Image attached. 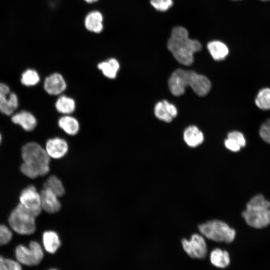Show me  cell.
<instances>
[{
	"label": "cell",
	"instance_id": "obj_22",
	"mask_svg": "<svg viewBox=\"0 0 270 270\" xmlns=\"http://www.w3.org/2000/svg\"><path fill=\"white\" fill-rule=\"evenodd\" d=\"M98 68L105 76L110 79H114L116 76L120 66L116 59L111 58L99 63Z\"/></svg>",
	"mask_w": 270,
	"mask_h": 270
},
{
	"label": "cell",
	"instance_id": "obj_1",
	"mask_svg": "<svg viewBox=\"0 0 270 270\" xmlns=\"http://www.w3.org/2000/svg\"><path fill=\"white\" fill-rule=\"evenodd\" d=\"M22 157L20 170L26 176L35 178L49 172L50 158L38 144L30 142L24 144L22 148Z\"/></svg>",
	"mask_w": 270,
	"mask_h": 270
},
{
	"label": "cell",
	"instance_id": "obj_23",
	"mask_svg": "<svg viewBox=\"0 0 270 270\" xmlns=\"http://www.w3.org/2000/svg\"><path fill=\"white\" fill-rule=\"evenodd\" d=\"M210 260L213 265L220 268L226 267L230 262L228 253L218 248L212 251Z\"/></svg>",
	"mask_w": 270,
	"mask_h": 270
},
{
	"label": "cell",
	"instance_id": "obj_29",
	"mask_svg": "<svg viewBox=\"0 0 270 270\" xmlns=\"http://www.w3.org/2000/svg\"><path fill=\"white\" fill-rule=\"evenodd\" d=\"M151 5L157 10L166 12L173 4L172 0H150Z\"/></svg>",
	"mask_w": 270,
	"mask_h": 270
},
{
	"label": "cell",
	"instance_id": "obj_8",
	"mask_svg": "<svg viewBox=\"0 0 270 270\" xmlns=\"http://www.w3.org/2000/svg\"><path fill=\"white\" fill-rule=\"evenodd\" d=\"M182 244L184 250L190 257L196 258L206 257V245L204 238L200 234H194L189 240L183 238Z\"/></svg>",
	"mask_w": 270,
	"mask_h": 270
},
{
	"label": "cell",
	"instance_id": "obj_37",
	"mask_svg": "<svg viewBox=\"0 0 270 270\" xmlns=\"http://www.w3.org/2000/svg\"><path fill=\"white\" fill-rule=\"evenodd\" d=\"M260 0L265 2V1H270V0Z\"/></svg>",
	"mask_w": 270,
	"mask_h": 270
},
{
	"label": "cell",
	"instance_id": "obj_19",
	"mask_svg": "<svg viewBox=\"0 0 270 270\" xmlns=\"http://www.w3.org/2000/svg\"><path fill=\"white\" fill-rule=\"evenodd\" d=\"M184 139L189 146L194 148L203 142L204 135L196 126H192L184 130Z\"/></svg>",
	"mask_w": 270,
	"mask_h": 270
},
{
	"label": "cell",
	"instance_id": "obj_14",
	"mask_svg": "<svg viewBox=\"0 0 270 270\" xmlns=\"http://www.w3.org/2000/svg\"><path fill=\"white\" fill-rule=\"evenodd\" d=\"M44 87L48 94L56 96L62 94L66 90V84L60 74L54 73L46 78Z\"/></svg>",
	"mask_w": 270,
	"mask_h": 270
},
{
	"label": "cell",
	"instance_id": "obj_35",
	"mask_svg": "<svg viewBox=\"0 0 270 270\" xmlns=\"http://www.w3.org/2000/svg\"><path fill=\"white\" fill-rule=\"evenodd\" d=\"M1 141H2V135H1V134L0 133V144L1 143Z\"/></svg>",
	"mask_w": 270,
	"mask_h": 270
},
{
	"label": "cell",
	"instance_id": "obj_2",
	"mask_svg": "<svg viewBox=\"0 0 270 270\" xmlns=\"http://www.w3.org/2000/svg\"><path fill=\"white\" fill-rule=\"evenodd\" d=\"M167 47L178 62L190 66L194 62V54L201 50L202 44L198 40L189 38L185 28L176 26L172 29Z\"/></svg>",
	"mask_w": 270,
	"mask_h": 270
},
{
	"label": "cell",
	"instance_id": "obj_5",
	"mask_svg": "<svg viewBox=\"0 0 270 270\" xmlns=\"http://www.w3.org/2000/svg\"><path fill=\"white\" fill-rule=\"evenodd\" d=\"M200 232L208 238L218 242H232L236 231L226 223L220 220H212L198 226Z\"/></svg>",
	"mask_w": 270,
	"mask_h": 270
},
{
	"label": "cell",
	"instance_id": "obj_13",
	"mask_svg": "<svg viewBox=\"0 0 270 270\" xmlns=\"http://www.w3.org/2000/svg\"><path fill=\"white\" fill-rule=\"evenodd\" d=\"M40 204L42 210L48 214L58 212L61 208V204L56 196L50 190L44 188L40 192Z\"/></svg>",
	"mask_w": 270,
	"mask_h": 270
},
{
	"label": "cell",
	"instance_id": "obj_10",
	"mask_svg": "<svg viewBox=\"0 0 270 270\" xmlns=\"http://www.w3.org/2000/svg\"><path fill=\"white\" fill-rule=\"evenodd\" d=\"M18 106L16 94L11 92L9 86L0 82V112L6 115L12 114Z\"/></svg>",
	"mask_w": 270,
	"mask_h": 270
},
{
	"label": "cell",
	"instance_id": "obj_6",
	"mask_svg": "<svg viewBox=\"0 0 270 270\" xmlns=\"http://www.w3.org/2000/svg\"><path fill=\"white\" fill-rule=\"evenodd\" d=\"M17 261L20 264L28 266L38 264L44 258V252L40 244L36 241H32L28 247L22 244L17 246L15 250Z\"/></svg>",
	"mask_w": 270,
	"mask_h": 270
},
{
	"label": "cell",
	"instance_id": "obj_12",
	"mask_svg": "<svg viewBox=\"0 0 270 270\" xmlns=\"http://www.w3.org/2000/svg\"><path fill=\"white\" fill-rule=\"evenodd\" d=\"M189 86L198 96L206 95L211 88V82L204 76L190 70Z\"/></svg>",
	"mask_w": 270,
	"mask_h": 270
},
{
	"label": "cell",
	"instance_id": "obj_7",
	"mask_svg": "<svg viewBox=\"0 0 270 270\" xmlns=\"http://www.w3.org/2000/svg\"><path fill=\"white\" fill-rule=\"evenodd\" d=\"M20 204L38 216L42 212L40 194L32 185L24 188L20 196Z\"/></svg>",
	"mask_w": 270,
	"mask_h": 270
},
{
	"label": "cell",
	"instance_id": "obj_21",
	"mask_svg": "<svg viewBox=\"0 0 270 270\" xmlns=\"http://www.w3.org/2000/svg\"><path fill=\"white\" fill-rule=\"evenodd\" d=\"M58 125L66 133L70 136L76 135L80 129L78 120L68 115L60 118L58 120Z\"/></svg>",
	"mask_w": 270,
	"mask_h": 270
},
{
	"label": "cell",
	"instance_id": "obj_24",
	"mask_svg": "<svg viewBox=\"0 0 270 270\" xmlns=\"http://www.w3.org/2000/svg\"><path fill=\"white\" fill-rule=\"evenodd\" d=\"M55 106L58 112L68 114L74 112L76 108V102L70 97L61 96L56 101Z\"/></svg>",
	"mask_w": 270,
	"mask_h": 270
},
{
	"label": "cell",
	"instance_id": "obj_15",
	"mask_svg": "<svg viewBox=\"0 0 270 270\" xmlns=\"http://www.w3.org/2000/svg\"><path fill=\"white\" fill-rule=\"evenodd\" d=\"M154 112L158 118L166 122H172L178 114L176 107L166 100L156 104Z\"/></svg>",
	"mask_w": 270,
	"mask_h": 270
},
{
	"label": "cell",
	"instance_id": "obj_28",
	"mask_svg": "<svg viewBox=\"0 0 270 270\" xmlns=\"http://www.w3.org/2000/svg\"><path fill=\"white\" fill-rule=\"evenodd\" d=\"M0 270H22V268L18 261L0 256Z\"/></svg>",
	"mask_w": 270,
	"mask_h": 270
},
{
	"label": "cell",
	"instance_id": "obj_20",
	"mask_svg": "<svg viewBox=\"0 0 270 270\" xmlns=\"http://www.w3.org/2000/svg\"><path fill=\"white\" fill-rule=\"evenodd\" d=\"M207 48L212 58L216 60H224L228 54V46L219 40H212L207 44Z\"/></svg>",
	"mask_w": 270,
	"mask_h": 270
},
{
	"label": "cell",
	"instance_id": "obj_36",
	"mask_svg": "<svg viewBox=\"0 0 270 270\" xmlns=\"http://www.w3.org/2000/svg\"><path fill=\"white\" fill-rule=\"evenodd\" d=\"M49 270H58L56 269V268H51V269H50Z\"/></svg>",
	"mask_w": 270,
	"mask_h": 270
},
{
	"label": "cell",
	"instance_id": "obj_3",
	"mask_svg": "<svg viewBox=\"0 0 270 270\" xmlns=\"http://www.w3.org/2000/svg\"><path fill=\"white\" fill-rule=\"evenodd\" d=\"M270 202L261 194L252 197L246 204L242 216L250 226L262 228L270 224Z\"/></svg>",
	"mask_w": 270,
	"mask_h": 270
},
{
	"label": "cell",
	"instance_id": "obj_34",
	"mask_svg": "<svg viewBox=\"0 0 270 270\" xmlns=\"http://www.w3.org/2000/svg\"><path fill=\"white\" fill-rule=\"evenodd\" d=\"M88 3H93L96 2L98 0H84Z\"/></svg>",
	"mask_w": 270,
	"mask_h": 270
},
{
	"label": "cell",
	"instance_id": "obj_17",
	"mask_svg": "<svg viewBox=\"0 0 270 270\" xmlns=\"http://www.w3.org/2000/svg\"><path fill=\"white\" fill-rule=\"evenodd\" d=\"M102 20V16L100 12L96 10L91 12L85 18V26L90 32L100 33L103 30Z\"/></svg>",
	"mask_w": 270,
	"mask_h": 270
},
{
	"label": "cell",
	"instance_id": "obj_33",
	"mask_svg": "<svg viewBox=\"0 0 270 270\" xmlns=\"http://www.w3.org/2000/svg\"><path fill=\"white\" fill-rule=\"evenodd\" d=\"M224 144L228 149L234 152L239 151L241 148L240 146L236 141L228 138L225 140Z\"/></svg>",
	"mask_w": 270,
	"mask_h": 270
},
{
	"label": "cell",
	"instance_id": "obj_16",
	"mask_svg": "<svg viewBox=\"0 0 270 270\" xmlns=\"http://www.w3.org/2000/svg\"><path fill=\"white\" fill-rule=\"evenodd\" d=\"M11 119L12 122L20 125L27 132L32 130L37 124L36 117L31 112L26 110H22L15 114Z\"/></svg>",
	"mask_w": 270,
	"mask_h": 270
},
{
	"label": "cell",
	"instance_id": "obj_26",
	"mask_svg": "<svg viewBox=\"0 0 270 270\" xmlns=\"http://www.w3.org/2000/svg\"><path fill=\"white\" fill-rule=\"evenodd\" d=\"M40 78L38 72L33 69H28L22 72L21 76L22 84L26 86H34L38 84Z\"/></svg>",
	"mask_w": 270,
	"mask_h": 270
},
{
	"label": "cell",
	"instance_id": "obj_31",
	"mask_svg": "<svg viewBox=\"0 0 270 270\" xmlns=\"http://www.w3.org/2000/svg\"><path fill=\"white\" fill-rule=\"evenodd\" d=\"M260 135L264 141L270 144V119L267 120L261 126Z\"/></svg>",
	"mask_w": 270,
	"mask_h": 270
},
{
	"label": "cell",
	"instance_id": "obj_4",
	"mask_svg": "<svg viewBox=\"0 0 270 270\" xmlns=\"http://www.w3.org/2000/svg\"><path fill=\"white\" fill-rule=\"evenodd\" d=\"M36 217L33 212L19 204L11 212L8 223L16 233L22 235L32 234L36 229Z\"/></svg>",
	"mask_w": 270,
	"mask_h": 270
},
{
	"label": "cell",
	"instance_id": "obj_32",
	"mask_svg": "<svg viewBox=\"0 0 270 270\" xmlns=\"http://www.w3.org/2000/svg\"><path fill=\"white\" fill-rule=\"evenodd\" d=\"M228 138L233 139L236 141L241 148L246 146V142L244 135L239 132L234 131L229 132Z\"/></svg>",
	"mask_w": 270,
	"mask_h": 270
},
{
	"label": "cell",
	"instance_id": "obj_25",
	"mask_svg": "<svg viewBox=\"0 0 270 270\" xmlns=\"http://www.w3.org/2000/svg\"><path fill=\"white\" fill-rule=\"evenodd\" d=\"M44 188L50 190L58 198L65 193V188L61 180L56 176H50L44 184Z\"/></svg>",
	"mask_w": 270,
	"mask_h": 270
},
{
	"label": "cell",
	"instance_id": "obj_11",
	"mask_svg": "<svg viewBox=\"0 0 270 270\" xmlns=\"http://www.w3.org/2000/svg\"><path fill=\"white\" fill-rule=\"evenodd\" d=\"M45 150L50 158L60 159L68 153V146L64 139L56 137L47 140Z\"/></svg>",
	"mask_w": 270,
	"mask_h": 270
},
{
	"label": "cell",
	"instance_id": "obj_18",
	"mask_svg": "<svg viewBox=\"0 0 270 270\" xmlns=\"http://www.w3.org/2000/svg\"><path fill=\"white\" fill-rule=\"evenodd\" d=\"M45 250L50 253H55L60 246V240L58 234L53 230L44 232L42 236Z\"/></svg>",
	"mask_w": 270,
	"mask_h": 270
},
{
	"label": "cell",
	"instance_id": "obj_9",
	"mask_svg": "<svg viewBox=\"0 0 270 270\" xmlns=\"http://www.w3.org/2000/svg\"><path fill=\"white\" fill-rule=\"evenodd\" d=\"M190 70L178 68L170 76L168 87L171 93L174 96H180L185 92L186 88L189 86Z\"/></svg>",
	"mask_w": 270,
	"mask_h": 270
},
{
	"label": "cell",
	"instance_id": "obj_30",
	"mask_svg": "<svg viewBox=\"0 0 270 270\" xmlns=\"http://www.w3.org/2000/svg\"><path fill=\"white\" fill-rule=\"evenodd\" d=\"M12 233L8 227L0 224V246L8 244L12 240Z\"/></svg>",
	"mask_w": 270,
	"mask_h": 270
},
{
	"label": "cell",
	"instance_id": "obj_27",
	"mask_svg": "<svg viewBox=\"0 0 270 270\" xmlns=\"http://www.w3.org/2000/svg\"><path fill=\"white\" fill-rule=\"evenodd\" d=\"M255 102L257 106L262 110L270 109V88L261 90L256 97Z\"/></svg>",
	"mask_w": 270,
	"mask_h": 270
}]
</instances>
